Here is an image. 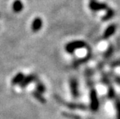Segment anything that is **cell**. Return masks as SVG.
<instances>
[{
    "label": "cell",
    "mask_w": 120,
    "mask_h": 119,
    "mask_svg": "<svg viewBox=\"0 0 120 119\" xmlns=\"http://www.w3.org/2000/svg\"><path fill=\"white\" fill-rule=\"evenodd\" d=\"M99 107V101L95 89H92L90 92V108L92 111H97Z\"/></svg>",
    "instance_id": "7a4b0ae2"
},
{
    "label": "cell",
    "mask_w": 120,
    "mask_h": 119,
    "mask_svg": "<svg viewBox=\"0 0 120 119\" xmlns=\"http://www.w3.org/2000/svg\"><path fill=\"white\" fill-rule=\"evenodd\" d=\"M114 80L116 82V83H119L120 84V77H118V76H115L114 77Z\"/></svg>",
    "instance_id": "ac0fdd59"
},
{
    "label": "cell",
    "mask_w": 120,
    "mask_h": 119,
    "mask_svg": "<svg viewBox=\"0 0 120 119\" xmlns=\"http://www.w3.org/2000/svg\"><path fill=\"white\" fill-rule=\"evenodd\" d=\"M108 96L109 98H113L114 96V91L112 88L109 90V93H108Z\"/></svg>",
    "instance_id": "e0dca14e"
},
{
    "label": "cell",
    "mask_w": 120,
    "mask_h": 119,
    "mask_svg": "<svg viewBox=\"0 0 120 119\" xmlns=\"http://www.w3.org/2000/svg\"><path fill=\"white\" fill-rule=\"evenodd\" d=\"M33 95L35 96V98L38 101H39L41 102L42 103H45V98L42 96V95H41L40 93H39V92H35V93H33Z\"/></svg>",
    "instance_id": "7c38bea8"
},
{
    "label": "cell",
    "mask_w": 120,
    "mask_h": 119,
    "mask_svg": "<svg viewBox=\"0 0 120 119\" xmlns=\"http://www.w3.org/2000/svg\"><path fill=\"white\" fill-rule=\"evenodd\" d=\"M89 8L94 12H98V11L107 9L108 6L105 3L96 2L95 0H91L89 3Z\"/></svg>",
    "instance_id": "277c9868"
},
{
    "label": "cell",
    "mask_w": 120,
    "mask_h": 119,
    "mask_svg": "<svg viewBox=\"0 0 120 119\" xmlns=\"http://www.w3.org/2000/svg\"><path fill=\"white\" fill-rule=\"evenodd\" d=\"M69 85H70L71 93L73 96V98H78V97L79 96V83L77 80L74 78H71L69 80Z\"/></svg>",
    "instance_id": "3957f363"
},
{
    "label": "cell",
    "mask_w": 120,
    "mask_h": 119,
    "mask_svg": "<svg viewBox=\"0 0 120 119\" xmlns=\"http://www.w3.org/2000/svg\"><path fill=\"white\" fill-rule=\"evenodd\" d=\"M116 119H120V100L116 101Z\"/></svg>",
    "instance_id": "5bb4252c"
},
{
    "label": "cell",
    "mask_w": 120,
    "mask_h": 119,
    "mask_svg": "<svg viewBox=\"0 0 120 119\" xmlns=\"http://www.w3.org/2000/svg\"><path fill=\"white\" fill-rule=\"evenodd\" d=\"M24 8V5L20 0H15L12 4V9L15 13H19Z\"/></svg>",
    "instance_id": "9c48e42d"
},
{
    "label": "cell",
    "mask_w": 120,
    "mask_h": 119,
    "mask_svg": "<svg viewBox=\"0 0 120 119\" xmlns=\"http://www.w3.org/2000/svg\"><path fill=\"white\" fill-rule=\"evenodd\" d=\"M115 12H114V11L112 9H108V11L106 12V14L102 18V20L104 21H107V20H109L110 19H112L113 17V16L114 15Z\"/></svg>",
    "instance_id": "8fae6325"
},
{
    "label": "cell",
    "mask_w": 120,
    "mask_h": 119,
    "mask_svg": "<svg viewBox=\"0 0 120 119\" xmlns=\"http://www.w3.org/2000/svg\"><path fill=\"white\" fill-rule=\"evenodd\" d=\"M37 90L38 92L40 93H44L45 90V86L43 84L39 83L37 85Z\"/></svg>",
    "instance_id": "9a60e30c"
},
{
    "label": "cell",
    "mask_w": 120,
    "mask_h": 119,
    "mask_svg": "<svg viewBox=\"0 0 120 119\" xmlns=\"http://www.w3.org/2000/svg\"><path fill=\"white\" fill-rule=\"evenodd\" d=\"M42 19L40 17H36L34 19V20L32 21V25H31V29L32 31L34 32H37L39 30L41 29L42 27Z\"/></svg>",
    "instance_id": "8992f818"
},
{
    "label": "cell",
    "mask_w": 120,
    "mask_h": 119,
    "mask_svg": "<svg viewBox=\"0 0 120 119\" xmlns=\"http://www.w3.org/2000/svg\"><path fill=\"white\" fill-rule=\"evenodd\" d=\"M63 115L65 116L66 118H71V119H81V118L79 115L73 114V113H63Z\"/></svg>",
    "instance_id": "4fadbf2b"
},
{
    "label": "cell",
    "mask_w": 120,
    "mask_h": 119,
    "mask_svg": "<svg viewBox=\"0 0 120 119\" xmlns=\"http://www.w3.org/2000/svg\"><path fill=\"white\" fill-rule=\"evenodd\" d=\"M116 30V25L114 24H112L110 25H109L106 29H105L104 34H103V38L104 40H107L109 37H111Z\"/></svg>",
    "instance_id": "5b68a950"
},
{
    "label": "cell",
    "mask_w": 120,
    "mask_h": 119,
    "mask_svg": "<svg viewBox=\"0 0 120 119\" xmlns=\"http://www.w3.org/2000/svg\"><path fill=\"white\" fill-rule=\"evenodd\" d=\"M113 51H114V50H113V47H109V49L106 50V52H105V54H104V56H105L106 58H109V57H110V55H111L112 54Z\"/></svg>",
    "instance_id": "2e32d148"
},
{
    "label": "cell",
    "mask_w": 120,
    "mask_h": 119,
    "mask_svg": "<svg viewBox=\"0 0 120 119\" xmlns=\"http://www.w3.org/2000/svg\"><path fill=\"white\" fill-rule=\"evenodd\" d=\"M86 44L84 41L75 40V41H72V42H68V44L65 45V49L68 53L71 54V53H73L76 50L81 49V48L86 47Z\"/></svg>",
    "instance_id": "6da1fadb"
},
{
    "label": "cell",
    "mask_w": 120,
    "mask_h": 119,
    "mask_svg": "<svg viewBox=\"0 0 120 119\" xmlns=\"http://www.w3.org/2000/svg\"><path fill=\"white\" fill-rule=\"evenodd\" d=\"M25 78V75L22 72H19L17 73L15 76L13 78V79L12 80V85H17V84H20L22 83V81Z\"/></svg>",
    "instance_id": "30bf717a"
},
{
    "label": "cell",
    "mask_w": 120,
    "mask_h": 119,
    "mask_svg": "<svg viewBox=\"0 0 120 119\" xmlns=\"http://www.w3.org/2000/svg\"><path fill=\"white\" fill-rule=\"evenodd\" d=\"M35 78H36V76L35 75H30L27 77H25L23 80L22 81V83H20V87L21 88L26 87V86H27V85H29L33 80H35Z\"/></svg>",
    "instance_id": "52a82bcc"
},
{
    "label": "cell",
    "mask_w": 120,
    "mask_h": 119,
    "mask_svg": "<svg viewBox=\"0 0 120 119\" xmlns=\"http://www.w3.org/2000/svg\"><path fill=\"white\" fill-rule=\"evenodd\" d=\"M66 106L73 110H86V107L85 105L81 103H67L65 104Z\"/></svg>",
    "instance_id": "ba28073f"
}]
</instances>
